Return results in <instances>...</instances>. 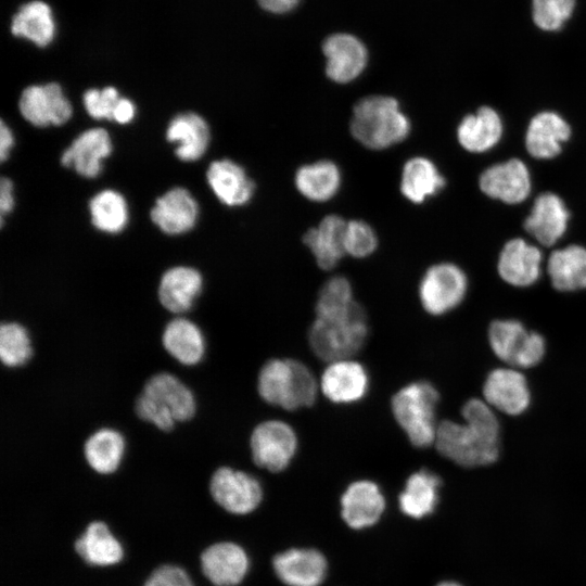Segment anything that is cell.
<instances>
[{
    "label": "cell",
    "instance_id": "4fadbf2b",
    "mask_svg": "<svg viewBox=\"0 0 586 586\" xmlns=\"http://www.w3.org/2000/svg\"><path fill=\"white\" fill-rule=\"evenodd\" d=\"M18 109L31 125L61 126L69 120L73 109L56 82L29 86L21 94Z\"/></svg>",
    "mask_w": 586,
    "mask_h": 586
},
{
    "label": "cell",
    "instance_id": "5bb4252c",
    "mask_svg": "<svg viewBox=\"0 0 586 586\" xmlns=\"http://www.w3.org/2000/svg\"><path fill=\"white\" fill-rule=\"evenodd\" d=\"M319 386L322 395L333 404H355L367 395L370 378L360 362L352 358L342 359L328 362Z\"/></svg>",
    "mask_w": 586,
    "mask_h": 586
},
{
    "label": "cell",
    "instance_id": "d590c367",
    "mask_svg": "<svg viewBox=\"0 0 586 586\" xmlns=\"http://www.w3.org/2000/svg\"><path fill=\"white\" fill-rule=\"evenodd\" d=\"M528 335L530 330L515 319L494 320L487 331L488 344L494 355L513 368H515Z\"/></svg>",
    "mask_w": 586,
    "mask_h": 586
},
{
    "label": "cell",
    "instance_id": "44dd1931",
    "mask_svg": "<svg viewBox=\"0 0 586 586\" xmlns=\"http://www.w3.org/2000/svg\"><path fill=\"white\" fill-rule=\"evenodd\" d=\"M112 152V141L103 128H92L80 133L63 152L61 164L73 167L85 178H95L102 170V161Z\"/></svg>",
    "mask_w": 586,
    "mask_h": 586
},
{
    "label": "cell",
    "instance_id": "d6a6232c",
    "mask_svg": "<svg viewBox=\"0 0 586 586\" xmlns=\"http://www.w3.org/2000/svg\"><path fill=\"white\" fill-rule=\"evenodd\" d=\"M75 550L89 564L106 566L118 563L124 556L120 543L103 522L90 523L75 542Z\"/></svg>",
    "mask_w": 586,
    "mask_h": 586
},
{
    "label": "cell",
    "instance_id": "d6986e66",
    "mask_svg": "<svg viewBox=\"0 0 586 586\" xmlns=\"http://www.w3.org/2000/svg\"><path fill=\"white\" fill-rule=\"evenodd\" d=\"M150 217L164 233L177 235L194 227L199 205L187 189L176 187L156 200Z\"/></svg>",
    "mask_w": 586,
    "mask_h": 586
},
{
    "label": "cell",
    "instance_id": "bcb514c9",
    "mask_svg": "<svg viewBox=\"0 0 586 586\" xmlns=\"http://www.w3.org/2000/svg\"><path fill=\"white\" fill-rule=\"evenodd\" d=\"M135 114L136 106L132 101L127 98H120L115 107L113 120L118 124H128L133 119Z\"/></svg>",
    "mask_w": 586,
    "mask_h": 586
},
{
    "label": "cell",
    "instance_id": "5b68a950",
    "mask_svg": "<svg viewBox=\"0 0 586 586\" xmlns=\"http://www.w3.org/2000/svg\"><path fill=\"white\" fill-rule=\"evenodd\" d=\"M438 402V391L424 380L410 382L392 396V415L412 446L428 448L434 445Z\"/></svg>",
    "mask_w": 586,
    "mask_h": 586
},
{
    "label": "cell",
    "instance_id": "603a6c76",
    "mask_svg": "<svg viewBox=\"0 0 586 586\" xmlns=\"http://www.w3.org/2000/svg\"><path fill=\"white\" fill-rule=\"evenodd\" d=\"M342 518L348 526L360 530L373 525L381 517L385 500L372 481L351 483L341 497Z\"/></svg>",
    "mask_w": 586,
    "mask_h": 586
},
{
    "label": "cell",
    "instance_id": "f1b7e54d",
    "mask_svg": "<svg viewBox=\"0 0 586 586\" xmlns=\"http://www.w3.org/2000/svg\"><path fill=\"white\" fill-rule=\"evenodd\" d=\"M502 132L499 114L489 106H482L474 114L462 118L457 128V139L464 150L483 153L499 142Z\"/></svg>",
    "mask_w": 586,
    "mask_h": 586
},
{
    "label": "cell",
    "instance_id": "484cf974",
    "mask_svg": "<svg viewBox=\"0 0 586 586\" xmlns=\"http://www.w3.org/2000/svg\"><path fill=\"white\" fill-rule=\"evenodd\" d=\"M206 178L217 199L227 206L249 203L255 191V183L243 167L230 160L212 162Z\"/></svg>",
    "mask_w": 586,
    "mask_h": 586
},
{
    "label": "cell",
    "instance_id": "1f68e13d",
    "mask_svg": "<svg viewBox=\"0 0 586 586\" xmlns=\"http://www.w3.org/2000/svg\"><path fill=\"white\" fill-rule=\"evenodd\" d=\"M445 186V178L426 157L408 160L402 171L400 191L412 203L420 204L435 195Z\"/></svg>",
    "mask_w": 586,
    "mask_h": 586
},
{
    "label": "cell",
    "instance_id": "ffe728a7",
    "mask_svg": "<svg viewBox=\"0 0 586 586\" xmlns=\"http://www.w3.org/2000/svg\"><path fill=\"white\" fill-rule=\"evenodd\" d=\"M127 453L125 434L116 428L101 426L91 432L82 444V456L91 471L111 475L119 470Z\"/></svg>",
    "mask_w": 586,
    "mask_h": 586
},
{
    "label": "cell",
    "instance_id": "74e56055",
    "mask_svg": "<svg viewBox=\"0 0 586 586\" xmlns=\"http://www.w3.org/2000/svg\"><path fill=\"white\" fill-rule=\"evenodd\" d=\"M92 225L106 233H118L128 224V206L124 196L114 190H103L89 202Z\"/></svg>",
    "mask_w": 586,
    "mask_h": 586
},
{
    "label": "cell",
    "instance_id": "e0dca14e",
    "mask_svg": "<svg viewBox=\"0 0 586 586\" xmlns=\"http://www.w3.org/2000/svg\"><path fill=\"white\" fill-rule=\"evenodd\" d=\"M543 255L538 247L520 238L509 240L501 249L497 262L499 277L508 284L526 288L542 273Z\"/></svg>",
    "mask_w": 586,
    "mask_h": 586
},
{
    "label": "cell",
    "instance_id": "7bdbcfd3",
    "mask_svg": "<svg viewBox=\"0 0 586 586\" xmlns=\"http://www.w3.org/2000/svg\"><path fill=\"white\" fill-rule=\"evenodd\" d=\"M143 586H193V584L183 569L164 564L150 574Z\"/></svg>",
    "mask_w": 586,
    "mask_h": 586
},
{
    "label": "cell",
    "instance_id": "7dc6e473",
    "mask_svg": "<svg viewBox=\"0 0 586 586\" xmlns=\"http://www.w3.org/2000/svg\"><path fill=\"white\" fill-rule=\"evenodd\" d=\"M14 144V138L11 129L1 120L0 125V158L2 162L7 160Z\"/></svg>",
    "mask_w": 586,
    "mask_h": 586
},
{
    "label": "cell",
    "instance_id": "d4e9b609",
    "mask_svg": "<svg viewBox=\"0 0 586 586\" xmlns=\"http://www.w3.org/2000/svg\"><path fill=\"white\" fill-rule=\"evenodd\" d=\"M571 137V127L565 119L551 111L536 114L525 133V148L533 157L548 160L562 151V144Z\"/></svg>",
    "mask_w": 586,
    "mask_h": 586
},
{
    "label": "cell",
    "instance_id": "2e32d148",
    "mask_svg": "<svg viewBox=\"0 0 586 586\" xmlns=\"http://www.w3.org/2000/svg\"><path fill=\"white\" fill-rule=\"evenodd\" d=\"M481 191L507 204H519L530 194L532 183L527 166L519 158L487 167L479 179Z\"/></svg>",
    "mask_w": 586,
    "mask_h": 586
},
{
    "label": "cell",
    "instance_id": "4316f807",
    "mask_svg": "<svg viewBox=\"0 0 586 586\" xmlns=\"http://www.w3.org/2000/svg\"><path fill=\"white\" fill-rule=\"evenodd\" d=\"M347 221L337 215L326 216L304 234L303 241L323 270L334 268L346 254L344 246Z\"/></svg>",
    "mask_w": 586,
    "mask_h": 586
},
{
    "label": "cell",
    "instance_id": "b9f144b4",
    "mask_svg": "<svg viewBox=\"0 0 586 586\" xmlns=\"http://www.w3.org/2000/svg\"><path fill=\"white\" fill-rule=\"evenodd\" d=\"M120 97L114 87L101 90L89 89L84 93L82 101L87 113L94 119L113 120V114Z\"/></svg>",
    "mask_w": 586,
    "mask_h": 586
},
{
    "label": "cell",
    "instance_id": "7a4b0ae2",
    "mask_svg": "<svg viewBox=\"0 0 586 586\" xmlns=\"http://www.w3.org/2000/svg\"><path fill=\"white\" fill-rule=\"evenodd\" d=\"M133 412L141 422L169 433L178 423L194 419L198 402L192 388L180 377L162 370L144 382L135 399Z\"/></svg>",
    "mask_w": 586,
    "mask_h": 586
},
{
    "label": "cell",
    "instance_id": "e575fe53",
    "mask_svg": "<svg viewBox=\"0 0 586 586\" xmlns=\"http://www.w3.org/2000/svg\"><path fill=\"white\" fill-rule=\"evenodd\" d=\"M341 186V171L331 161H318L300 167L295 187L306 199L324 202L333 198Z\"/></svg>",
    "mask_w": 586,
    "mask_h": 586
},
{
    "label": "cell",
    "instance_id": "4dcf8cb0",
    "mask_svg": "<svg viewBox=\"0 0 586 586\" xmlns=\"http://www.w3.org/2000/svg\"><path fill=\"white\" fill-rule=\"evenodd\" d=\"M441 484V477L428 469L413 472L408 476L399 494L400 510L415 519L431 514L438 501Z\"/></svg>",
    "mask_w": 586,
    "mask_h": 586
},
{
    "label": "cell",
    "instance_id": "83f0119b",
    "mask_svg": "<svg viewBox=\"0 0 586 586\" xmlns=\"http://www.w3.org/2000/svg\"><path fill=\"white\" fill-rule=\"evenodd\" d=\"M209 127L196 113L176 115L166 130V139L177 143L176 156L183 162H194L203 156L209 144Z\"/></svg>",
    "mask_w": 586,
    "mask_h": 586
},
{
    "label": "cell",
    "instance_id": "cb8c5ba5",
    "mask_svg": "<svg viewBox=\"0 0 586 586\" xmlns=\"http://www.w3.org/2000/svg\"><path fill=\"white\" fill-rule=\"evenodd\" d=\"M204 575L215 586H234L249 570V558L242 547L222 542L206 548L201 555Z\"/></svg>",
    "mask_w": 586,
    "mask_h": 586
},
{
    "label": "cell",
    "instance_id": "8d00e7d4",
    "mask_svg": "<svg viewBox=\"0 0 586 586\" xmlns=\"http://www.w3.org/2000/svg\"><path fill=\"white\" fill-rule=\"evenodd\" d=\"M35 355L28 328L16 320L0 322V361L3 368L16 370L27 366Z\"/></svg>",
    "mask_w": 586,
    "mask_h": 586
},
{
    "label": "cell",
    "instance_id": "8fae6325",
    "mask_svg": "<svg viewBox=\"0 0 586 586\" xmlns=\"http://www.w3.org/2000/svg\"><path fill=\"white\" fill-rule=\"evenodd\" d=\"M482 395L494 410L508 416L523 413L531 404V391L525 375L509 366L496 368L487 374Z\"/></svg>",
    "mask_w": 586,
    "mask_h": 586
},
{
    "label": "cell",
    "instance_id": "f35d334b",
    "mask_svg": "<svg viewBox=\"0 0 586 586\" xmlns=\"http://www.w3.org/2000/svg\"><path fill=\"white\" fill-rule=\"evenodd\" d=\"M358 303L347 278L334 276L328 279L318 292L315 304L316 318L326 319L351 311Z\"/></svg>",
    "mask_w": 586,
    "mask_h": 586
},
{
    "label": "cell",
    "instance_id": "f6af8a7d",
    "mask_svg": "<svg viewBox=\"0 0 586 586\" xmlns=\"http://www.w3.org/2000/svg\"><path fill=\"white\" fill-rule=\"evenodd\" d=\"M302 0H257L264 11L271 14H285L292 12Z\"/></svg>",
    "mask_w": 586,
    "mask_h": 586
},
{
    "label": "cell",
    "instance_id": "f546056e",
    "mask_svg": "<svg viewBox=\"0 0 586 586\" xmlns=\"http://www.w3.org/2000/svg\"><path fill=\"white\" fill-rule=\"evenodd\" d=\"M551 285L560 292L586 289V249L572 244L555 250L548 258Z\"/></svg>",
    "mask_w": 586,
    "mask_h": 586
},
{
    "label": "cell",
    "instance_id": "ee69618b",
    "mask_svg": "<svg viewBox=\"0 0 586 586\" xmlns=\"http://www.w3.org/2000/svg\"><path fill=\"white\" fill-rule=\"evenodd\" d=\"M13 183L7 178L2 177L0 181V213H1V226L4 222V216L13 209Z\"/></svg>",
    "mask_w": 586,
    "mask_h": 586
},
{
    "label": "cell",
    "instance_id": "c3c4849f",
    "mask_svg": "<svg viewBox=\"0 0 586 586\" xmlns=\"http://www.w3.org/2000/svg\"><path fill=\"white\" fill-rule=\"evenodd\" d=\"M436 586H462V585H460L457 582H453V581H444V582H441L440 584H437Z\"/></svg>",
    "mask_w": 586,
    "mask_h": 586
},
{
    "label": "cell",
    "instance_id": "6da1fadb",
    "mask_svg": "<svg viewBox=\"0 0 586 586\" xmlns=\"http://www.w3.org/2000/svg\"><path fill=\"white\" fill-rule=\"evenodd\" d=\"M462 423L438 422L434 446L446 459L463 468L489 466L499 457L500 425L495 410L480 398L461 408Z\"/></svg>",
    "mask_w": 586,
    "mask_h": 586
},
{
    "label": "cell",
    "instance_id": "7c38bea8",
    "mask_svg": "<svg viewBox=\"0 0 586 586\" xmlns=\"http://www.w3.org/2000/svg\"><path fill=\"white\" fill-rule=\"evenodd\" d=\"M326 75L337 84H347L359 77L368 63L365 43L349 33H334L322 42Z\"/></svg>",
    "mask_w": 586,
    "mask_h": 586
},
{
    "label": "cell",
    "instance_id": "52a82bcc",
    "mask_svg": "<svg viewBox=\"0 0 586 586\" xmlns=\"http://www.w3.org/2000/svg\"><path fill=\"white\" fill-rule=\"evenodd\" d=\"M253 462L270 472H281L289 467L298 448L295 430L280 419L257 423L249 437Z\"/></svg>",
    "mask_w": 586,
    "mask_h": 586
},
{
    "label": "cell",
    "instance_id": "ba28073f",
    "mask_svg": "<svg viewBox=\"0 0 586 586\" xmlns=\"http://www.w3.org/2000/svg\"><path fill=\"white\" fill-rule=\"evenodd\" d=\"M467 291L468 278L464 271L453 263H440L423 273L418 296L428 314L442 316L459 306Z\"/></svg>",
    "mask_w": 586,
    "mask_h": 586
},
{
    "label": "cell",
    "instance_id": "9c48e42d",
    "mask_svg": "<svg viewBox=\"0 0 586 586\" xmlns=\"http://www.w3.org/2000/svg\"><path fill=\"white\" fill-rule=\"evenodd\" d=\"M209 493L215 502L234 514L252 512L263 498L262 485L255 476L229 466H220L213 472Z\"/></svg>",
    "mask_w": 586,
    "mask_h": 586
},
{
    "label": "cell",
    "instance_id": "8992f818",
    "mask_svg": "<svg viewBox=\"0 0 586 586\" xmlns=\"http://www.w3.org/2000/svg\"><path fill=\"white\" fill-rule=\"evenodd\" d=\"M368 335L366 311L357 304L347 314L315 318L308 330V344L319 359L332 362L355 356L364 347Z\"/></svg>",
    "mask_w": 586,
    "mask_h": 586
},
{
    "label": "cell",
    "instance_id": "7402d4cb",
    "mask_svg": "<svg viewBox=\"0 0 586 586\" xmlns=\"http://www.w3.org/2000/svg\"><path fill=\"white\" fill-rule=\"evenodd\" d=\"M272 565L288 586H319L327 572L326 558L316 549H289L277 555Z\"/></svg>",
    "mask_w": 586,
    "mask_h": 586
},
{
    "label": "cell",
    "instance_id": "ab89813d",
    "mask_svg": "<svg viewBox=\"0 0 586 586\" xmlns=\"http://www.w3.org/2000/svg\"><path fill=\"white\" fill-rule=\"evenodd\" d=\"M533 20L543 30L560 29L571 17L574 0H533Z\"/></svg>",
    "mask_w": 586,
    "mask_h": 586
},
{
    "label": "cell",
    "instance_id": "277c9868",
    "mask_svg": "<svg viewBox=\"0 0 586 586\" xmlns=\"http://www.w3.org/2000/svg\"><path fill=\"white\" fill-rule=\"evenodd\" d=\"M410 122L398 101L388 95H369L359 100L351 118L353 137L372 150H382L405 140Z\"/></svg>",
    "mask_w": 586,
    "mask_h": 586
},
{
    "label": "cell",
    "instance_id": "9a60e30c",
    "mask_svg": "<svg viewBox=\"0 0 586 586\" xmlns=\"http://www.w3.org/2000/svg\"><path fill=\"white\" fill-rule=\"evenodd\" d=\"M161 344L164 352L182 367H195L203 361L207 342L202 328L189 316H173L165 323Z\"/></svg>",
    "mask_w": 586,
    "mask_h": 586
},
{
    "label": "cell",
    "instance_id": "60d3db41",
    "mask_svg": "<svg viewBox=\"0 0 586 586\" xmlns=\"http://www.w3.org/2000/svg\"><path fill=\"white\" fill-rule=\"evenodd\" d=\"M345 253L355 258L370 256L378 246L374 230L362 220L347 221L345 239Z\"/></svg>",
    "mask_w": 586,
    "mask_h": 586
},
{
    "label": "cell",
    "instance_id": "ac0fdd59",
    "mask_svg": "<svg viewBox=\"0 0 586 586\" xmlns=\"http://www.w3.org/2000/svg\"><path fill=\"white\" fill-rule=\"evenodd\" d=\"M570 212L563 200L552 192L539 194L524 220V229L544 246H552L568 228Z\"/></svg>",
    "mask_w": 586,
    "mask_h": 586
},
{
    "label": "cell",
    "instance_id": "30bf717a",
    "mask_svg": "<svg viewBox=\"0 0 586 586\" xmlns=\"http://www.w3.org/2000/svg\"><path fill=\"white\" fill-rule=\"evenodd\" d=\"M204 291L203 276L196 268L177 265L160 277L156 296L162 308L170 316L188 315Z\"/></svg>",
    "mask_w": 586,
    "mask_h": 586
},
{
    "label": "cell",
    "instance_id": "3957f363",
    "mask_svg": "<svg viewBox=\"0 0 586 586\" xmlns=\"http://www.w3.org/2000/svg\"><path fill=\"white\" fill-rule=\"evenodd\" d=\"M256 390L266 404L295 411L313 406L320 386L304 362L292 358H271L257 373Z\"/></svg>",
    "mask_w": 586,
    "mask_h": 586
},
{
    "label": "cell",
    "instance_id": "836d02e7",
    "mask_svg": "<svg viewBox=\"0 0 586 586\" xmlns=\"http://www.w3.org/2000/svg\"><path fill=\"white\" fill-rule=\"evenodd\" d=\"M11 31L38 47H46L55 36L51 8L43 1H30L20 8L12 18Z\"/></svg>",
    "mask_w": 586,
    "mask_h": 586
}]
</instances>
